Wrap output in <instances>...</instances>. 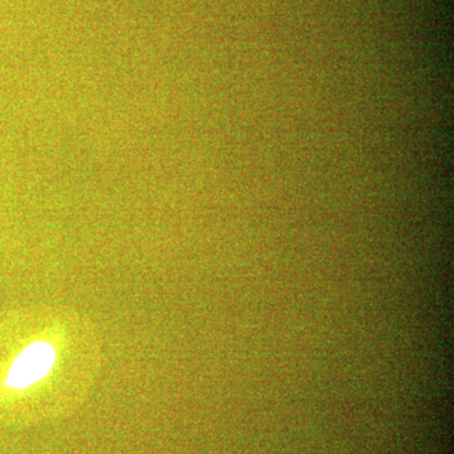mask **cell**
Returning <instances> with one entry per match:
<instances>
[{"label":"cell","instance_id":"6da1fadb","mask_svg":"<svg viewBox=\"0 0 454 454\" xmlns=\"http://www.w3.org/2000/svg\"><path fill=\"white\" fill-rule=\"evenodd\" d=\"M101 361L100 336L89 317L67 307H31L18 313L0 389L20 417H59L85 402Z\"/></svg>","mask_w":454,"mask_h":454}]
</instances>
